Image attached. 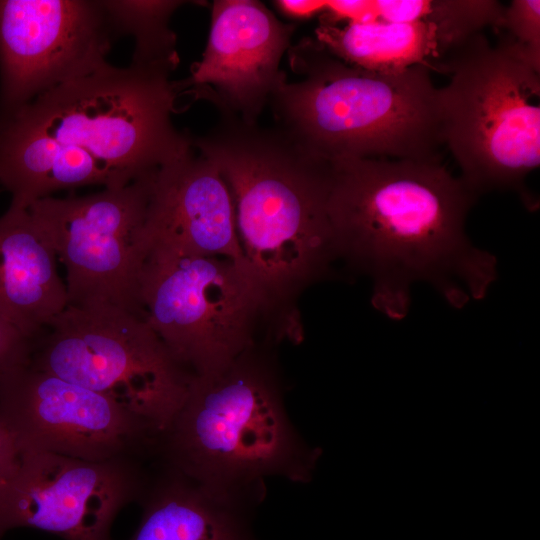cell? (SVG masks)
<instances>
[{
	"label": "cell",
	"instance_id": "cell-21",
	"mask_svg": "<svg viewBox=\"0 0 540 540\" xmlns=\"http://www.w3.org/2000/svg\"><path fill=\"white\" fill-rule=\"evenodd\" d=\"M32 341L0 313V373L28 360Z\"/></svg>",
	"mask_w": 540,
	"mask_h": 540
},
{
	"label": "cell",
	"instance_id": "cell-2",
	"mask_svg": "<svg viewBox=\"0 0 540 540\" xmlns=\"http://www.w3.org/2000/svg\"><path fill=\"white\" fill-rule=\"evenodd\" d=\"M330 162L328 211L339 258L371 278L377 310L403 319L416 282L429 283L456 308L486 295L497 260L466 235L477 195L460 177L440 160Z\"/></svg>",
	"mask_w": 540,
	"mask_h": 540
},
{
	"label": "cell",
	"instance_id": "cell-6",
	"mask_svg": "<svg viewBox=\"0 0 540 540\" xmlns=\"http://www.w3.org/2000/svg\"><path fill=\"white\" fill-rule=\"evenodd\" d=\"M439 89L444 143L475 195L523 190L540 164V71L478 32L451 54Z\"/></svg>",
	"mask_w": 540,
	"mask_h": 540
},
{
	"label": "cell",
	"instance_id": "cell-23",
	"mask_svg": "<svg viewBox=\"0 0 540 540\" xmlns=\"http://www.w3.org/2000/svg\"><path fill=\"white\" fill-rule=\"evenodd\" d=\"M273 3L288 17L296 20H304L318 14L320 15L325 8L326 1L279 0Z\"/></svg>",
	"mask_w": 540,
	"mask_h": 540
},
{
	"label": "cell",
	"instance_id": "cell-1",
	"mask_svg": "<svg viewBox=\"0 0 540 540\" xmlns=\"http://www.w3.org/2000/svg\"><path fill=\"white\" fill-rule=\"evenodd\" d=\"M177 64L106 63L0 113V186L28 207L84 186L117 188L148 176L192 145L172 114L183 95Z\"/></svg>",
	"mask_w": 540,
	"mask_h": 540
},
{
	"label": "cell",
	"instance_id": "cell-7",
	"mask_svg": "<svg viewBox=\"0 0 540 540\" xmlns=\"http://www.w3.org/2000/svg\"><path fill=\"white\" fill-rule=\"evenodd\" d=\"M29 362L116 401L158 441L194 376L142 316L108 303L67 305L32 342Z\"/></svg>",
	"mask_w": 540,
	"mask_h": 540
},
{
	"label": "cell",
	"instance_id": "cell-17",
	"mask_svg": "<svg viewBox=\"0 0 540 540\" xmlns=\"http://www.w3.org/2000/svg\"><path fill=\"white\" fill-rule=\"evenodd\" d=\"M138 501L140 523L128 540H248L241 510L223 504L164 465Z\"/></svg>",
	"mask_w": 540,
	"mask_h": 540
},
{
	"label": "cell",
	"instance_id": "cell-18",
	"mask_svg": "<svg viewBox=\"0 0 540 540\" xmlns=\"http://www.w3.org/2000/svg\"><path fill=\"white\" fill-rule=\"evenodd\" d=\"M504 6L490 0H377L374 21L433 22L470 36L487 26L495 28Z\"/></svg>",
	"mask_w": 540,
	"mask_h": 540
},
{
	"label": "cell",
	"instance_id": "cell-20",
	"mask_svg": "<svg viewBox=\"0 0 540 540\" xmlns=\"http://www.w3.org/2000/svg\"><path fill=\"white\" fill-rule=\"evenodd\" d=\"M494 29L499 45L540 71L539 0H513Z\"/></svg>",
	"mask_w": 540,
	"mask_h": 540
},
{
	"label": "cell",
	"instance_id": "cell-10",
	"mask_svg": "<svg viewBox=\"0 0 540 540\" xmlns=\"http://www.w3.org/2000/svg\"><path fill=\"white\" fill-rule=\"evenodd\" d=\"M0 419L21 451L105 461L155 455L158 444L152 428L122 405L29 358L0 373Z\"/></svg>",
	"mask_w": 540,
	"mask_h": 540
},
{
	"label": "cell",
	"instance_id": "cell-14",
	"mask_svg": "<svg viewBox=\"0 0 540 540\" xmlns=\"http://www.w3.org/2000/svg\"><path fill=\"white\" fill-rule=\"evenodd\" d=\"M195 150L191 145L154 173L144 242L228 258L250 273L229 189L215 165Z\"/></svg>",
	"mask_w": 540,
	"mask_h": 540
},
{
	"label": "cell",
	"instance_id": "cell-11",
	"mask_svg": "<svg viewBox=\"0 0 540 540\" xmlns=\"http://www.w3.org/2000/svg\"><path fill=\"white\" fill-rule=\"evenodd\" d=\"M139 458L89 461L21 451V462L0 497V540L34 528L64 540H112L113 522L138 501L148 481Z\"/></svg>",
	"mask_w": 540,
	"mask_h": 540
},
{
	"label": "cell",
	"instance_id": "cell-19",
	"mask_svg": "<svg viewBox=\"0 0 540 540\" xmlns=\"http://www.w3.org/2000/svg\"><path fill=\"white\" fill-rule=\"evenodd\" d=\"M184 1L109 0L107 5L116 30L135 38L132 60L178 64L176 36L169 28L172 13Z\"/></svg>",
	"mask_w": 540,
	"mask_h": 540
},
{
	"label": "cell",
	"instance_id": "cell-8",
	"mask_svg": "<svg viewBox=\"0 0 540 540\" xmlns=\"http://www.w3.org/2000/svg\"><path fill=\"white\" fill-rule=\"evenodd\" d=\"M138 301L173 357L194 375L219 372L254 345L269 309L253 277L231 259L150 243Z\"/></svg>",
	"mask_w": 540,
	"mask_h": 540
},
{
	"label": "cell",
	"instance_id": "cell-16",
	"mask_svg": "<svg viewBox=\"0 0 540 540\" xmlns=\"http://www.w3.org/2000/svg\"><path fill=\"white\" fill-rule=\"evenodd\" d=\"M315 33L333 56L378 73H399L414 66L444 73L453 51L472 36L427 21L319 25Z\"/></svg>",
	"mask_w": 540,
	"mask_h": 540
},
{
	"label": "cell",
	"instance_id": "cell-3",
	"mask_svg": "<svg viewBox=\"0 0 540 540\" xmlns=\"http://www.w3.org/2000/svg\"><path fill=\"white\" fill-rule=\"evenodd\" d=\"M193 147L218 169L238 241L268 308L293 299L339 259L328 202L330 160L280 128L223 119Z\"/></svg>",
	"mask_w": 540,
	"mask_h": 540
},
{
	"label": "cell",
	"instance_id": "cell-12",
	"mask_svg": "<svg viewBox=\"0 0 540 540\" xmlns=\"http://www.w3.org/2000/svg\"><path fill=\"white\" fill-rule=\"evenodd\" d=\"M118 36L107 1L0 0V113L105 65Z\"/></svg>",
	"mask_w": 540,
	"mask_h": 540
},
{
	"label": "cell",
	"instance_id": "cell-5",
	"mask_svg": "<svg viewBox=\"0 0 540 540\" xmlns=\"http://www.w3.org/2000/svg\"><path fill=\"white\" fill-rule=\"evenodd\" d=\"M301 76L271 100L278 128L328 159L440 160L444 144L439 89L430 70H363L329 53L316 39L289 48Z\"/></svg>",
	"mask_w": 540,
	"mask_h": 540
},
{
	"label": "cell",
	"instance_id": "cell-4",
	"mask_svg": "<svg viewBox=\"0 0 540 540\" xmlns=\"http://www.w3.org/2000/svg\"><path fill=\"white\" fill-rule=\"evenodd\" d=\"M270 359L254 344L223 370L194 375L155 453L239 510L263 499L267 477L309 482L320 457L290 421Z\"/></svg>",
	"mask_w": 540,
	"mask_h": 540
},
{
	"label": "cell",
	"instance_id": "cell-9",
	"mask_svg": "<svg viewBox=\"0 0 540 540\" xmlns=\"http://www.w3.org/2000/svg\"><path fill=\"white\" fill-rule=\"evenodd\" d=\"M154 173L123 187L49 196L28 206L65 267L67 305L108 303L142 316L138 281Z\"/></svg>",
	"mask_w": 540,
	"mask_h": 540
},
{
	"label": "cell",
	"instance_id": "cell-13",
	"mask_svg": "<svg viewBox=\"0 0 540 540\" xmlns=\"http://www.w3.org/2000/svg\"><path fill=\"white\" fill-rule=\"evenodd\" d=\"M294 29L259 1H214L202 58L178 81L183 94L212 102L223 119L256 124L287 80L280 62Z\"/></svg>",
	"mask_w": 540,
	"mask_h": 540
},
{
	"label": "cell",
	"instance_id": "cell-22",
	"mask_svg": "<svg viewBox=\"0 0 540 540\" xmlns=\"http://www.w3.org/2000/svg\"><path fill=\"white\" fill-rule=\"evenodd\" d=\"M21 462L18 443L0 419V497L16 475Z\"/></svg>",
	"mask_w": 540,
	"mask_h": 540
},
{
	"label": "cell",
	"instance_id": "cell-15",
	"mask_svg": "<svg viewBox=\"0 0 540 540\" xmlns=\"http://www.w3.org/2000/svg\"><path fill=\"white\" fill-rule=\"evenodd\" d=\"M56 255L28 207L0 217V313L34 341L68 304Z\"/></svg>",
	"mask_w": 540,
	"mask_h": 540
}]
</instances>
